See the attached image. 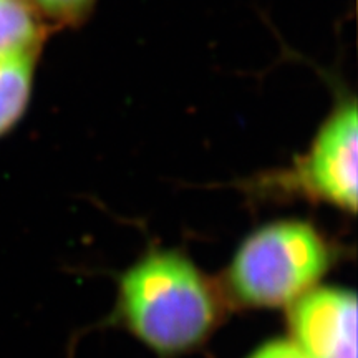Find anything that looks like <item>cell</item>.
Instances as JSON below:
<instances>
[{"label":"cell","instance_id":"cell-1","mask_svg":"<svg viewBox=\"0 0 358 358\" xmlns=\"http://www.w3.org/2000/svg\"><path fill=\"white\" fill-rule=\"evenodd\" d=\"M120 313L141 342L171 355L201 345L216 329L221 307L194 264L178 252H153L122 277Z\"/></svg>","mask_w":358,"mask_h":358},{"label":"cell","instance_id":"cell-2","mask_svg":"<svg viewBox=\"0 0 358 358\" xmlns=\"http://www.w3.org/2000/svg\"><path fill=\"white\" fill-rule=\"evenodd\" d=\"M329 264V245L310 224L274 222L244 241L227 268V287L244 306H287L307 294Z\"/></svg>","mask_w":358,"mask_h":358},{"label":"cell","instance_id":"cell-3","mask_svg":"<svg viewBox=\"0 0 358 358\" xmlns=\"http://www.w3.org/2000/svg\"><path fill=\"white\" fill-rule=\"evenodd\" d=\"M357 101L342 100L322 124L295 176L315 198L357 211Z\"/></svg>","mask_w":358,"mask_h":358},{"label":"cell","instance_id":"cell-4","mask_svg":"<svg viewBox=\"0 0 358 358\" xmlns=\"http://www.w3.org/2000/svg\"><path fill=\"white\" fill-rule=\"evenodd\" d=\"M294 343L308 358H357V299L342 289L303 294L289 313Z\"/></svg>","mask_w":358,"mask_h":358},{"label":"cell","instance_id":"cell-5","mask_svg":"<svg viewBox=\"0 0 358 358\" xmlns=\"http://www.w3.org/2000/svg\"><path fill=\"white\" fill-rule=\"evenodd\" d=\"M38 52L0 55V136L15 127L30 101Z\"/></svg>","mask_w":358,"mask_h":358},{"label":"cell","instance_id":"cell-6","mask_svg":"<svg viewBox=\"0 0 358 358\" xmlns=\"http://www.w3.org/2000/svg\"><path fill=\"white\" fill-rule=\"evenodd\" d=\"M43 27L30 0H0V55L40 52Z\"/></svg>","mask_w":358,"mask_h":358},{"label":"cell","instance_id":"cell-7","mask_svg":"<svg viewBox=\"0 0 358 358\" xmlns=\"http://www.w3.org/2000/svg\"><path fill=\"white\" fill-rule=\"evenodd\" d=\"M34 7L60 24H78L92 12L95 0H32Z\"/></svg>","mask_w":358,"mask_h":358},{"label":"cell","instance_id":"cell-8","mask_svg":"<svg viewBox=\"0 0 358 358\" xmlns=\"http://www.w3.org/2000/svg\"><path fill=\"white\" fill-rule=\"evenodd\" d=\"M250 358H308L301 348L294 342L277 340V342L267 343L254 353Z\"/></svg>","mask_w":358,"mask_h":358}]
</instances>
